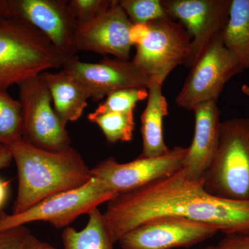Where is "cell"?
<instances>
[{
	"label": "cell",
	"mask_w": 249,
	"mask_h": 249,
	"mask_svg": "<svg viewBox=\"0 0 249 249\" xmlns=\"http://www.w3.org/2000/svg\"><path fill=\"white\" fill-rule=\"evenodd\" d=\"M114 244L156 218L178 217L214 226L225 234L249 232V200L222 199L205 189L183 168L108 202L103 214Z\"/></svg>",
	"instance_id": "cell-1"
},
{
	"label": "cell",
	"mask_w": 249,
	"mask_h": 249,
	"mask_svg": "<svg viewBox=\"0 0 249 249\" xmlns=\"http://www.w3.org/2000/svg\"><path fill=\"white\" fill-rule=\"evenodd\" d=\"M7 148L18 174L13 214L24 212L49 196L83 186L92 178L91 168L71 146L61 151H48L22 139Z\"/></svg>",
	"instance_id": "cell-2"
},
{
	"label": "cell",
	"mask_w": 249,
	"mask_h": 249,
	"mask_svg": "<svg viewBox=\"0 0 249 249\" xmlns=\"http://www.w3.org/2000/svg\"><path fill=\"white\" fill-rule=\"evenodd\" d=\"M65 59L48 39L27 23L0 18V89L19 85L52 69Z\"/></svg>",
	"instance_id": "cell-3"
},
{
	"label": "cell",
	"mask_w": 249,
	"mask_h": 249,
	"mask_svg": "<svg viewBox=\"0 0 249 249\" xmlns=\"http://www.w3.org/2000/svg\"><path fill=\"white\" fill-rule=\"evenodd\" d=\"M213 196L249 200V119L232 118L221 124L213 157L201 178Z\"/></svg>",
	"instance_id": "cell-4"
},
{
	"label": "cell",
	"mask_w": 249,
	"mask_h": 249,
	"mask_svg": "<svg viewBox=\"0 0 249 249\" xmlns=\"http://www.w3.org/2000/svg\"><path fill=\"white\" fill-rule=\"evenodd\" d=\"M118 196L102 181L92 177L83 186L49 196L20 213L0 211V231L34 222H48L58 229L67 227L77 217L89 214Z\"/></svg>",
	"instance_id": "cell-5"
},
{
	"label": "cell",
	"mask_w": 249,
	"mask_h": 249,
	"mask_svg": "<svg viewBox=\"0 0 249 249\" xmlns=\"http://www.w3.org/2000/svg\"><path fill=\"white\" fill-rule=\"evenodd\" d=\"M22 111V139L38 148L58 152L71 146V139L54 110L52 96L38 76L18 85Z\"/></svg>",
	"instance_id": "cell-6"
},
{
	"label": "cell",
	"mask_w": 249,
	"mask_h": 249,
	"mask_svg": "<svg viewBox=\"0 0 249 249\" xmlns=\"http://www.w3.org/2000/svg\"><path fill=\"white\" fill-rule=\"evenodd\" d=\"M244 70L217 36L191 67L175 102L187 110L201 103L217 102L228 82Z\"/></svg>",
	"instance_id": "cell-7"
},
{
	"label": "cell",
	"mask_w": 249,
	"mask_h": 249,
	"mask_svg": "<svg viewBox=\"0 0 249 249\" xmlns=\"http://www.w3.org/2000/svg\"><path fill=\"white\" fill-rule=\"evenodd\" d=\"M150 34L136 47L132 61L150 79L164 83L168 75L184 65L191 52V37L179 24L169 18L149 23Z\"/></svg>",
	"instance_id": "cell-8"
},
{
	"label": "cell",
	"mask_w": 249,
	"mask_h": 249,
	"mask_svg": "<svg viewBox=\"0 0 249 249\" xmlns=\"http://www.w3.org/2000/svg\"><path fill=\"white\" fill-rule=\"evenodd\" d=\"M4 16L19 19L40 31L65 60L77 56L78 24L67 0H6Z\"/></svg>",
	"instance_id": "cell-9"
},
{
	"label": "cell",
	"mask_w": 249,
	"mask_h": 249,
	"mask_svg": "<svg viewBox=\"0 0 249 249\" xmlns=\"http://www.w3.org/2000/svg\"><path fill=\"white\" fill-rule=\"evenodd\" d=\"M188 147H175L164 155L142 157L127 163H119L112 157L91 169L92 177L102 181L118 195L134 191L183 168Z\"/></svg>",
	"instance_id": "cell-10"
},
{
	"label": "cell",
	"mask_w": 249,
	"mask_h": 249,
	"mask_svg": "<svg viewBox=\"0 0 249 249\" xmlns=\"http://www.w3.org/2000/svg\"><path fill=\"white\" fill-rule=\"evenodd\" d=\"M168 18L191 37V52L184 65L191 67L221 33L229 19L231 0H161Z\"/></svg>",
	"instance_id": "cell-11"
},
{
	"label": "cell",
	"mask_w": 249,
	"mask_h": 249,
	"mask_svg": "<svg viewBox=\"0 0 249 249\" xmlns=\"http://www.w3.org/2000/svg\"><path fill=\"white\" fill-rule=\"evenodd\" d=\"M219 231L214 226L186 218L162 217L136 228L118 243L122 249L188 248L209 240Z\"/></svg>",
	"instance_id": "cell-12"
},
{
	"label": "cell",
	"mask_w": 249,
	"mask_h": 249,
	"mask_svg": "<svg viewBox=\"0 0 249 249\" xmlns=\"http://www.w3.org/2000/svg\"><path fill=\"white\" fill-rule=\"evenodd\" d=\"M62 69L83 85L90 98L98 102L114 91L126 88H148L150 78L132 60L105 58L98 62L80 61L78 56L65 61Z\"/></svg>",
	"instance_id": "cell-13"
},
{
	"label": "cell",
	"mask_w": 249,
	"mask_h": 249,
	"mask_svg": "<svg viewBox=\"0 0 249 249\" xmlns=\"http://www.w3.org/2000/svg\"><path fill=\"white\" fill-rule=\"evenodd\" d=\"M132 24L119 0H113L104 14L88 24L78 26L75 36L76 50L109 54L119 60H129L132 47L129 34Z\"/></svg>",
	"instance_id": "cell-14"
},
{
	"label": "cell",
	"mask_w": 249,
	"mask_h": 249,
	"mask_svg": "<svg viewBox=\"0 0 249 249\" xmlns=\"http://www.w3.org/2000/svg\"><path fill=\"white\" fill-rule=\"evenodd\" d=\"M195 114V130L191 145L183 162L187 176L199 180L212 160L219 142L222 121L217 102L211 101L198 105Z\"/></svg>",
	"instance_id": "cell-15"
},
{
	"label": "cell",
	"mask_w": 249,
	"mask_h": 249,
	"mask_svg": "<svg viewBox=\"0 0 249 249\" xmlns=\"http://www.w3.org/2000/svg\"><path fill=\"white\" fill-rule=\"evenodd\" d=\"M40 77L49 89L54 110L63 125L78 121L90 98L84 87L64 69L55 73L42 72Z\"/></svg>",
	"instance_id": "cell-16"
},
{
	"label": "cell",
	"mask_w": 249,
	"mask_h": 249,
	"mask_svg": "<svg viewBox=\"0 0 249 249\" xmlns=\"http://www.w3.org/2000/svg\"><path fill=\"white\" fill-rule=\"evenodd\" d=\"M163 83L150 79L146 107L142 115V150L141 157H157L169 151L163 139V119L168 114Z\"/></svg>",
	"instance_id": "cell-17"
},
{
	"label": "cell",
	"mask_w": 249,
	"mask_h": 249,
	"mask_svg": "<svg viewBox=\"0 0 249 249\" xmlns=\"http://www.w3.org/2000/svg\"><path fill=\"white\" fill-rule=\"evenodd\" d=\"M220 37L242 68L249 69V0H231L229 19Z\"/></svg>",
	"instance_id": "cell-18"
},
{
	"label": "cell",
	"mask_w": 249,
	"mask_h": 249,
	"mask_svg": "<svg viewBox=\"0 0 249 249\" xmlns=\"http://www.w3.org/2000/svg\"><path fill=\"white\" fill-rule=\"evenodd\" d=\"M88 214L89 220L81 231L72 227L64 230V249H114V243L105 224L103 213L97 208Z\"/></svg>",
	"instance_id": "cell-19"
},
{
	"label": "cell",
	"mask_w": 249,
	"mask_h": 249,
	"mask_svg": "<svg viewBox=\"0 0 249 249\" xmlns=\"http://www.w3.org/2000/svg\"><path fill=\"white\" fill-rule=\"evenodd\" d=\"M22 139V111L20 103L0 89V143L7 147Z\"/></svg>",
	"instance_id": "cell-20"
},
{
	"label": "cell",
	"mask_w": 249,
	"mask_h": 249,
	"mask_svg": "<svg viewBox=\"0 0 249 249\" xmlns=\"http://www.w3.org/2000/svg\"><path fill=\"white\" fill-rule=\"evenodd\" d=\"M88 119L90 122L97 124L111 143L129 142L133 139L135 128L134 112H107L99 115L90 113Z\"/></svg>",
	"instance_id": "cell-21"
},
{
	"label": "cell",
	"mask_w": 249,
	"mask_h": 249,
	"mask_svg": "<svg viewBox=\"0 0 249 249\" xmlns=\"http://www.w3.org/2000/svg\"><path fill=\"white\" fill-rule=\"evenodd\" d=\"M146 88H126L108 95L106 99L91 114L99 115L107 112H134L137 103L147 99Z\"/></svg>",
	"instance_id": "cell-22"
},
{
	"label": "cell",
	"mask_w": 249,
	"mask_h": 249,
	"mask_svg": "<svg viewBox=\"0 0 249 249\" xmlns=\"http://www.w3.org/2000/svg\"><path fill=\"white\" fill-rule=\"evenodd\" d=\"M119 3L132 24H147L168 18L160 0H119Z\"/></svg>",
	"instance_id": "cell-23"
},
{
	"label": "cell",
	"mask_w": 249,
	"mask_h": 249,
	"mask_svg": "<svg viewBox=\"0 0 249 249\" xmlns=\"http://www.w3.org/2000/svg\"><path fill=\"white\" fill-rule=\"evenodd\" d=\"M112 3L113 0H70L68 6L78 27L104 14Z\"/></svg>",
	"instance_id": "cell-24"
},
{
	"label": "cell",
	"mask_w": 249,
	"mask_h": 249,
	"mask_svg": "<svg viewBox=\"0 0 249 249\" xmlns=\"http://www.w3.org/2000/svg\"><path fill=\"white\" fill-rule=\"evenodd\" d=\"M31 234L24 226L0 231V249H23Z\"/></svg>",
	"instance_id": "cell-25"
},
{
	"label": "cell",
	"mask_w": 249,
	"mask_h": 249,
	"mask_svg": "<svg viewBox=\"0 0 249 249\" xmlns=\"http://www.w3.org/2000/svg\"><path fill=\"white\" fill-rule=\"evenodd\" d=\"M215 249H249V232L226 234Z\"/></svg>",
	"instance_id": "cell-26"
},
{
	"label": "cell",
	"mask_w": 249,
	"mask_h": 249,
	"mask_svg": "<svg viewBox=\"0 0 249 249\" xmlns=\"http://www.w3.org/2000/svg\"><path fill=\"white\" fill-rule=\"evenodd\" d=\"M150 25L147 24H133L129 30V42L132 47H137L143 43L150 34Z\"/></svg>",
	"instance_id": "cell-27"
},
{
	"label": "cell",
	"mask_w": 249,
	"mask_h": 249,
	"mask_svg": "<svg viewBox=\"0 0 249 249\" xmlns=\"http://www.w3.org/2000/svg\"><path fill=\"white\" fill-rule=\"evenodd\" d=\"M23 249H59L52 247V245L42 242L38 239L36 238L35 236L31 234L29 238L27 239L25 245H24Z\"/></svg>",
	"instance_id": "cell-28"
},
{
	"label": "cell",
	"mask_w": 249,
	"mask_h": 249,
	"mask_svg": "<svg viewBox=\"0 0 249 249\" xmlns=\"http://www.w3.org/2000/svg\"><path fill=\"white\" fill-rule=\"evenodd\" d=\"M12 161V157L9 149L0 143V170L8 168Z\"/></svg>",
	"instance_id": "cell-29"
},
{
	"label": "cell",
	"mask_w": 249,
	"mask_h": 249,
	"mask_svg": "<svg viewBox=\"0 0 249 249\" xmlns=\"http://www.w3.org/2000/svg\"><path fill=\"white\" fill-rule=\"evenodd\" d=\"M10 181L0 178V209L4 206L9 196Z\"/></svg>",
	"instance_id": "cell-30"
},
{
	"label": "cell",
	"mask_w": 249,
	"mask_h": 249,
	"mask_svg": "<svg viewBox=\"0 0 249 249\" xmlns=\"http://www.w3.org/2000/svg\"><path fill=\"white\" fill-rule=\"evenodd\" d=\"M6 9V0H0V18L4 16Z\"/></svg>",
	"instance_id": "cell-31"
},
{
	"label": "cell",
	"mask_w": 249,
	"mask_h": 249,
	"mask_svg": "<svg viewBox=\"0 0 249 249\" xmlns=\"http://www.w3.org/2000/svg\"><path fill=\"white\" fill-rule=\"evenodd\" d=\"M242 91L247 96H249V86L247 85H243L242 86Z\"/></svg>",
	"instance_id": "cell-32"
},
{
	"label": "cell",
	"mask_w": 249,
	"mask_h": 249,
	"mask_svg": "<svg viewBox=\"0 0 249 249\" xmlns=\"http://www.w3.org/2000/svg\"><path fill=\"white\" fill-rule=\"evenodd\" d=\"M203 249H215V247H212V246H210V247H206V248Z\"/></svg>",
	"instance_id": "cell-33"
}]
</instances>
